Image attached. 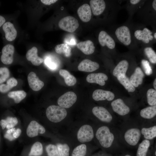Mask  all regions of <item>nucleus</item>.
I'll use <instances>...</instances> for the list:
<instances>
[{"label":"nucleus","mask_w":156,"mask_h":156,"mask_svg":"<svg viewBox=\"0 0 156 156\" xmlns=\"http://www.w3.org/2000/svg\"><path fill=\"white\" fill-rule=\"evenodd\" d=\"M96 136L101 146L105 148L111 146L114 139V135L106 126L99 127L96 131Z\"/></svg>","instance_id":"f257e3e1"},{"label":"nucleus","mask_w":156,"mask_h":156,"mask_svg":"<svg viewBox=\"0 0 156 156\" xmlns=\"http://www.w3.org/2000/svg\"><path fill=\"white\" fill-rule=\"evenodd\" d=\"M46 114L47 118L53 122H58L64 119L66 116V109L59 106L51 105L47 108Z\"/></svg>","instance_id":"f03ea898"},{"label":"nucleus","mask_w":156,"mask_h":156,"mask_svg":"<svg viewBox=\"0 0 156 156\" xmlns=\"http://www.w3.org/2000/svg\"><path fill=\"white\" fill-rule=\"evenodd\" d=\"M58 25L61 29L64 31L73 32L78 28L79 24L77 20L75 17L68 16L60 20Z\"/></svg>","instance_id":"7ed1b4c3"},{"label":"nucleus","mask_w":156,"mask_h":156,"mask_svg":"<svg viewBox=\"0 0 156 156\" xmlns=\"http://www.w3.org/2000/svg\"><path fill=\"white\" fill-rule=\"evenodd\" d=\"M94 133L92 127L88 125L82 126L79 130L77 133L78 141L81 143L88 142L93 138Z\"/></svg>","instance_id":"20e7f679"},{"label":"nucleus","mask_w":156,"mask_h":156,"mask_svg":"<svg viewBox=\"0 0 156 156\" xmlns=\"http://www.w3.org/2000/svg\"><path fill=\"white\" fill-rule=\"evenodd\" d=\"M77 100L76 94L72 91L68 92L61 96L57 100L59 106L64 108L71 107Z\"/></svg>","instance_id":"39448f33"},{"label":"nucleus","mask_w":156,"mask_h":156,"mask_svg":"<svg viewBox=\"0 0 156 156\" xmlns=\"http://www.w3.org/2000/svg\"><path fill=\"white\" fill-rule=\"evenodd\" d=\"M115 34L118 40L125 45L127 46L130 44L131 34L127 27L123 26L118 28L115 31Z\"/></svg>","instance_id":"423d86ee"},{"label":"nucleus","mask_w":156,"mask_h":156,"mask_svg":"<svg viewBox=\"0 0 156 156\" xmlns=\"http://www.w3.org/2000/svg\"><path fill=\"white\" fill-rule=\"evenodd\" d=\"M141 136L140 130L136 128H133L128 130L124 135L126 142L131 146L136 145L138 142Z\"/></svg>","instance_id":"0eeeda50"},{"label":"nucleus","mask_w":156,"mask_h":156,"mask_svg":"<svg viewBox=\"0 0 156 156\" xmlns=\"http://www.w3.org/2000/svg\"><path fill=\"white\" fill-rule=\"evenodd\" d=\"M14 51V46L8 44L4 46L2 50V54L1 56V60L4 64H10L13 61V54Z\"/></svg>","instance_id":"6e6552de"},{"label":"nucleus","mask_w":156,"mask_h":156,"mask_svg":"<svg viewBox=\"0 0 156 156\" xmlns=\"http://www.w3.org/2000/svg\"><path fill=\"white\" fill-rule=\"evenodd\" d=\"M45 132V128L35 120L31 121L26 130L27 135L30 138L37 136L39 134H42Z\"/></svg>","instance_id":"1a4fd4ad"},{"label":"nucleus","mask_w":156,"mask_h":156,"mask_svg":"<svg viewBox=\"0 0 156 156\" xmlns=\"http://www.w3.org/2000/svg\"><path fill=\"white\" fill-rule=\"evenodd\" d=\"M94 115L101 121L105 122H110L112 118L111 114L105 108L100 106H96L92 109Z\"/></svg>","instance_id":"9d476101"},{"label":"nucleus","mask_w":156,"mask_h":156,"mask_svg":"<svg viewBox=\"0 0 156 156\" xmlns=\"http://www.w3.org/2000/svg\"><path fill=\"white\" fill-rule=\"evenodd\" d=\"M111 105L113 111L119 115L124 116L129 113V108L121 99H118L113 101Z\"/></svg>","instance_id":"9b49d317"},{"label":"nucleus","mask_w":156,"mask_h":156,"mask_svg":"<svg viewBox=\"0 0 156 156\" xmlns=\"http://www.w3.org/2000/svg\"><path fill=\"white\" fill-rule=\"evenodd\" d=\"M114 94L112 92L100 89L95 90L92 95L93 99L97 101L106 99L108 101H111L114 99Z\"/></svg>","instance_id":"f8f14e48"},{"label":"nucleus","mask_w":156,"mask_h":156,"mask_svg":"<svg viewBox=\"0 0 156 156\" xmlns=\"http://www.w3.org/2000/svg\"><path fill=\"white\" fill-rule=\"evenodd\" d=\"M27 80L29 86L34 91H39L44 85V83L40 80L36 74L33 72L29 73Z\"/></svg>","instance_id":"ddd939ff"},{"label":"nucleus","mask_w":156,"mask_h":156,"mask_svg":"<svg viewBox=\"0 0 156 156\" xmlns=\"http://www.w3.org/2000/svg\"><path fill=\"white\" fill-rule=\"evenodd\" d=\"M99 67V64L94 62L86 59L82 61L78 66V69L81 71L91 72L98 69Z\"/></svg>","instance_id":"4468645a"},{"label":"nucleus","mask_w":156,"mask_h":156,"mask_svg":"<svg viewBox=\"0 0 156 156\" xmlns=\"http://www.w3.org/2000/svg\"><path fill=\"white\" fill-rule=\"evenodd\" d=\"M98 40L100 44L102 47L106 46L111 49L115 47V44L114 40L105 31H102L99 33Z\"/></svg>","instance_id":"2eb2a0df"},{"label":"nucleus","mask_w":156,"mask_h":156,"mask_svg":"<svg viewBox=\"0 0 156 156\" xmlns=\"http://www.w3.org/2000/svg\"><path fill=\"white\" fill-rule=\"evenodd\" d=\"M77 13L80 19L84 22H88L91 19V10L88 4H84L80 6L77 10Z\"/></svg>","instance_id":"dca6fc26"},{"label":"nucleus","mask_w":156,"mask_h":156,"mask_svg":"<svg viewBox=\"0 0 156 156\" xmlns=\"http://www.w3.org/2000/svg\"><path fill=\"white\" fill-rule=\"evenodd\" d=\"M108 79L107 76L103 73H93L89 74L86 77L87 81L90 83H96L101 86H104L105 81Z\"/></svg>","instance_id":"f3484780"},{"label":"nucleus","mask_w":156,"mask_h":156,"mask_svg":"<svg viewBox=\"0 0 156 156\" xmlns=\"http://www.w3.org/2000/svg\"><path fill=\"white\" fill-rule=\"evenodd\" d=\"M2 27L7 40L12 41L16 38L17 32L12 23L9 22H6L3 25Z\"/></svg>","instance_id":"a211bd4d"},{"label":"nucleus","mask_w":156,"mask_h":156,"mask_svg":"<svg viewBox=\"0 0 156 156\" xmlns=\"http://www.w3.org/2000/svg\"><path fill=\"white\" fill-rule=\"evenodd\" d=\"M38 49L35 47L29 50L26 54L27 60L36 66L40 65L43 61V59L38 55Z\"/></svg>","instance_id":"6ab92c4d"},{"label":"nucleus","mask_w":156,"mask_h":156,"mask_svg":"<svg viewBox=\"0 0 156 156\" xmlns=\"http://www.w3.org/2000/svg\"><path fill=\"white\" fill-rule=\"evenodd\" d=\"M90 3L91 10L95 16H98L102 14L106 7L105 2L103 0H91Z\"/></svg>","instance_id":"aec40b11"},{"label":"nucleus","mask_w":156,"mask_h":156,"mask_svg":"<svg viewBox=\"0 0 156 156\" xmlns=\"http://www.w3.org/2000/svg\"><path fill=\"white\" fill-rule=\"evenodd\" d=\"M129 66V63L126 60L120 62L113 70V74L117 79L125 76Z\"/></svg>","instance_id":"412c9836"},{"label":"nucleus","mask_w":156,"mask_h":156,"mask_svg":"<svg viewBox=\"0 0 156 156\" xmlns=\"http://www.w3.org/2000/svg\"><path fill=\"white\" fill-rule=\"evenodd\" d=\"M77 47L86 55H90L93 53L95 49L93 43L90 40L79 42L77 44Z\"/></svg>","instance_id":"4be33fe9"},{"label":"nucleus","mask_w":156,"mask_h":156,"mask_svg":"<svg viewBox=\"0 0 156 156\" xmlns=\"http://www.w3.org/2000/svg\"><path fill=\"white\" fill-rule=\"evenodd\" d=\"M152 32L147 28H144L142 30H137L134 32V36L138 40H142L145 43H148L150 40L153 38L151 35Z\"/></svg>","instance_id":"5701e85b"},{"label":"nucleus","mask_w":156,"mask_h":156,"mask_svg":"<svg viewBox=\"0 0 156 156\" xmlns=\"http://www.w3.org/2000/svg\"><path fill=\"white\" fill-rule=\"evenodd\" d=\"M144 75L140 68L137 67L131 76L130 80L133 85L135 87L141 84L143 82Z\"/></svg>","instance_id":"b1692460"},{"label":"nucleus","mask_w":156,"mask_h":156,"mask_svg":"<svg viewBox=\"0 0 156 156\" xmlns=\"http://www.w3.org/2000/svg\"><path fill=\"white\" fill-rule=\"evenodd\" d=\"M59 74L64 79L66 84L69 86L74 85L76 83V78L67 70L61 69L59 71Z\"/></svg>","instance_id":"393cba45"},{"label":"nucleus","mask_w":156,"mask_h":156,"mask_svg":"<svg viewBox=\"0 0 156 156\" xmlns=\"http://www.w3.org/2000/svg\"><path fill=\"white\" fill-rule=\"evenodd\" d=\"M142 118L150 119L154 117L156 115V105L151 106L142 109L140 113Z\"/></svg>","instance_id":"a878e982"},{"label":"nucleus","mask_w":156,"mask_h":156,"mask_svg":"<svg viewBox=\"0 0 156 156\" xmlns=\"http://www.w3.org/2000/svg\"><path fill=\"white\" fill-rule=\"evenodd\" d=\"M55 50L57 53L63 54L66 57H69L71 55V49L66 43L57 45L55 47Z\"/></svg>","instance_id":"bb28decb"},{"label":"nucleus","mask_w":156,"mask_h":156,"mask_svg":"<svg viewBox=\"0 0 156 156\" xmlns=\"http://www.w3.org/2000/svg\"><path fill=\"white\" fill-rule=\"evenodd\" d=\"M43 153V147L40 142H35L31 146L28 156H41Z\"/></svg>","instance_id":"cd10ccee"},{"label":"nucleus","mask_w":156,"mask_h":156,"mask_svg":"<svg viewBox=\"0 0 156 156\" xmlns=\"http://www.w3.org/2000/svg\"><path fill=\"white\" fill-rule=\"evenodd\" d=\"M26 95V93L22 90L12 91L8 94V97L13 99L16 103H20L25 97Z\"/></svg>","instance_id":"c85d7f7f"},{"label":"nucleus","mask_w":156,"mask_h":156,"mask_svg":"<svg viewBox=\"0 0 156 156\" xmlns=\"http://www.w3.org/2000/svg\"><path fill=\"white\" fill-rule=\"evenodd\" d=\"M18 82L16 79L14 77L10 78L7 81L6 84L0 85V92L2 93H6L16 86Z\"/></svg>","instance_id":"c756f323"},{"label":"nucleus","mask_w":156,"mask_h":156,"mask_svg":"<svg viewBox=\"0 0 156 156\" xmlns=\"http://www.w3.org/2000/svg\"><path fill=\"white\" fill-rule=\"evenodd\" d=\"M150 144V142L148 140H143L139 145L136 156H146Z\"/></svg>","instance_id":"7c9ffc66"},{"label":"nucleus","mask_w":156,"mask_h":156,"mask_svg":"<svg viewBox=\"0 0 156 156\" xmlns=\"http://www.w3.org/2000/svg\"><path fill=\"white\" fill-rule=\"evenodd\" d=\"M141 132L145 139L152 140L156 137V126L148 128H143Z\"/></svg>","instance_id":"2f4dec72"},{"label":"nucleus","mask_w":156,"mask_h":156,"mask_svg":"<svg viewBox=\"0 0 156 156\" xmlns=\"http://www.w3.org/2000/svg\"><path fill=\"white\" fill-rule=\"evenodd\" d=\"M117 79L129 92H133L135 91V87L131 83L129 78L126 75L120 77Z\"/></svg>","instance_id":"473e14b6"},{"label":"nucleus","mask_w":156,"mask_h":156,"mask_svg":"<svg viewBox=\"0 0 156 156\" xmlns=\"http://www.w3.org/2000/svg\"><path fill=\"white\" fill-rule=\"evenodd\" d=\"M147 102L151 106L156 105V91L153 89H150L147 92Z\"/></svg>","instance_id":"72a5a7b5"},{"label":"nucleus","mask_w":156,"mask_h":156,"mask_svg":"<svg viewBox=\"0 0 156 156\" xmlns=\"http://www.w3.org/2000/svg\"><path fill=\"white\" fill-rule=\"evenodd\" d=\"M86 151V145L82 144L77 146L74 149L71 156H85Z\"/></svg>","instance_id":"f704fd0d"},{"label":"nucleus","mask_w":156,"mask_h":156,"mask_svg":"<svg viewBox=\"0 0 156 156\" xmlns=\"http://www.w3.org/2000/svg\"><path fill=\"white\" fill-rule=\"evenodd\" d=\"M56 146L60 156H69L70 148L67 144L58 143Z\"/></svg>","instance_id":"c9c22d12"},{"label":"nucleus","mask_w":156,"mask_h":156,"mask_svg":"<svg viewBox=\"0 0 156 156\" xmlns=\"http://www.w3.org/2000/svg\"><path fill=\"white\" fill-rule=\"evenodd\" d=\"M145 54L147 55L150 61L152 63H156V54L152 48L147 47L144 49Z\"/></svg>","instance_id":"e433bc0d"},{"label":"nucleus","mask_w":156,"mask_h":156,"mask_svg":"<svg viewBox=\"0 0 156 156\" xmlns=\"http://www.w3.org/2000/svg\"><path fill=\"white\" fill-rule=\"evenodd\" d=\"M45 149L48 156H60L56 145L49 144Z\"/></svg>","instance_id":"4c0bfd02"},{"label":"nucleus","mask_w":156,"mask_h":156,"mask_svg":"<svg viewBox=\"0 0 156 156\" xmlns=\"http://www.w3.org/2000/svg\"><path fill=\"white\" fill-rule=\"evenodd\" d=\"M10 75V71L8 68L6 67L0 68V84L5 81Z\"/></svg>","instance_id":"58836bf2"},{"label":"nucleus","mask_w":156,"mask_h":156,"mask_svg":"<svg viewBox=\"0 0 156 156\" xmlns=\"http://www.w3.org/2000/svg\"><path fill=\"white\" fill-rule=\"evenodd\" d=\"M6 123V128L9 129L14 127L18 123V120L16 118L8 116L5 119Z\"/></svg>","instance_id":"ea45409f"},{"label":"nucleus","mask_w":156,"mask_h":156,"mask_svg":"<svg viewBox=\"0 0 156 156\" xmlns=\"http://www.w3.org/2000/svg\"><path fill=\"white\" fill-rule=\"evenodd\" d=\"M141 63L145 74L147 75H151L153 71L149 62L146 60H142Z\"/></svg>","instance_id":"a19ab883"},{"label":"nucleus","mask_w":156,"mask_h":156,"mask_svg":"<svg viewBox=\"0 0 156 156\" xmlns=\"http://www.w3.org/2000/svg\"><path fill=\"white\" fill-rule=\"evenodd\" d=\"M45 63L46 66L52 70H55L57 68V64L49 57H47L45 60Z\"/></svg>","instance_id":"79ce46f5"},{"label":"nucleus","mask_w":156,"mask_h":156,"mask_svg":"<svg viewBox=\"0 0 156 156\" xmlns=\"http://www.w3.org/2000/svg\"><path fill=\"white\" fill-rule=\"evenodd\" d=\"M41 2L45 5H49L56 2L57 0H41Z\"/></svg>","instance_id":"37998d69"},{"label":"nucleus","mask_w":156,"mask_h":156,"mask_svg":"<svg viewBox=\"0 0 156 156\" xmlns=\"http://www.w3.org/2000/svg\"><path fill=\"white\" fill-rule=\"evenodd\" d=\"M21 133V130L20 128L16 129L13 134L14 137L15 139L18 138L20 135Z\"/></svg>","instance_id":"c03bdc74"},{"label":"nucleus","mask_w":156,"mask_h":156,"mask_svg":"<svg viewBox=\"0 0 156 156\" xmlns=\"http://www.w3.org/2000/svg\"><path fill=\"white\" fill-rule=\"evenodd\" d=\"M4 137L10 141H13L15 139L14 137L13 134H8L6 133L4 134Z\"/></svg>","instance_id":"a18cd8bd"},{"label":"nucleus","mask_w":156,"mask_h":156,"mask_svg":"<svg viewBox=\"0 0 156 156\" xmlns=\"http://www.w3.org/2000/svg\"><path fill=\"white\" fill-rule=\"evenodd\" d=\"M0 125L3 129L6 127L7 123L5 119H2L0 121Z\"/></svg>","instance_id":"49530a36"},{"label":"nucleus","mask_w":156,"mask_h":156,"mask_svg":"<svg viewBox=\"0 0 156 156\" xmlns=\"http://www.w3.org/2000/svg\"><path fill=\"white\" fill-rule=\"evenodd\" d=\"M16 129L14 127L8 129L6 132V133L8 134H13L14 132L15 131Z\"/></svg>","instance_id":"de8ad7c7"},{"label":"nucleus","mask_w":156,"mask_h":156,"mask_svg":"<svg viewBox=\"0 0 156 156\" xmlns=\"http://www.w3.org/2000/svg\"><path fill=\"white\" fill-rule=\"evenodd\" d=\"M5 21V20L4 18L0 15V27L3 25Z\"/></svg>","instance_id":"09e8293b"},{"label":"nucleus","mask_w":156,"mask_h":156,"mask_svg":"<svg viewBox=\"0 0 156 156\" xmlns=\"http://www.w3.org/2000/svg\"><path fill=\"white\" fill-rule=\"evenodd\" d=\"M140 1V0H131L130 2L132 4L134 5L138 3Z\"/></svg>","instance_id":"8fccbe9b"},{"label":"nucleus","mask_w":156,"mask_h":156,"mask_svg":"<svg viewBox=\"0 0 156 156\" xmlns=\"http://www.w3.org/2000/svg\"><path fill=\"white\" fill-rule=\"evenodd\" d=\"M153 7L155 10H156V0H154L152 3Z\"/></svg>","instance_id":"3c124183"},{"label":"nucleus","mask_w":156,"mask_h":156,"mask_svg":"<svg viewBox=\"0 0 156 156\" xmlns=\"http://www.w3.org/2000/svg\"><path fill=\"white\" fill-rule=\"evenodd\" d=\"M153 86L155 90L156 89V79L155 78L153 82Z\"/></svg>","instance_id":"603ef678"},{"label":"nucleus","mask_w":156,"mask_h":156,"mask_svg":"<svg viewBox=\"0 0 156 156\" xmlns=\"http://www.w3.org/2000/svg\"><path fill=\"white\" fill-rule=\"evenodd\" d=\"M154 37L155 39H156V33H155L154 34Z\"/></svg>","instance_id":"864d4df0"},{"label":"nucleus","mask_w":156,"mask_h":156,"mask_svg":"<svg viewBox=\"0 0 156 156\" xmlns=\"http://www.w3.org/2000/svg\"><path fill=\"white\" fill-rule=\"evenodd\" d=\"M125 156H131L130 155H125Z\"/></svg>","instance_id":"5fc2aeb1"},{"label":"nucleus","mask_w":156,"mask_h":156,"mask_svg":"<svg viewBox=\"0 0 156 156\" xmlns=\"http://www.w3.org/2000/svg\"><path fill=\"white\" fill-rule=\"evenodd\" d=\"M156 151H155V155H156Z\"/></svg>","instance_id":"6e6d98bb"},{"label":"nucleus","mask_w":156,"mask_h":156,"mask_svg":"<svg viewBox=\"0 0 156 156\" xmlns=\"http://www.w3.org/2000/svg\"></svg>","instance_id":"4d7b16f0"}]
</instances>
